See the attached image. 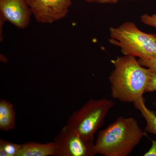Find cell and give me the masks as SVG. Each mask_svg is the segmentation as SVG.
Instances as JSON below:
<instances>
[{
  "instance_id": "cell-17",
  "label": "cell",
  "mask_w": 156,
  "mask_h": 156,
  "mask_svg": "<svg viewBox=\"0 0 156 156\" xmlns=\"http://www.w3.org/2000/svg\"><path fill=\"white\" fill-rule=\"evenodd\" d=\"M129 1H143V0H129Z\"/></svg>"
},
{
  "instance_id": "cell-9",
  "label": "cell",
  "mask_w": 156,
  "mask_h": 156,
  "mask_svg": "<svg viewBox=\"0 0 156 156\" xmlns=\"http://www.w3.org/2000/svg\"><path fill=\"white\" fill-rule=\"evenodd\" d=\"M16 112L13 105L6 100H0V130L8 131L13 130L16 123Z\"/></svg>"
},
{
  "instance_id": "cell-14",
  "label": "cell",
  "mask_w": 156,
  "mask_h": 156,
  "mask_svg": "<svg viewBox=\"0 0 156 156\" xmlns=\"http://www.w3.org/2000/svg\"><path fill=\"white\" fill-rule=\"evenodd\" d=\"M138 61L140 64L144 67L156 70V57L146 59L139 58Z\"/></svg>"
},
{
  "instance_id": "cell-7",
  "label": "cell",
  "mask_w": 156,
  "mask_h": 156,
  "mask_svg": "<svg viewBox=\"0 0 156 156\" xmlns=\"http://www.w3.org/2000/svg\"><path fill=\"white\" fill-rule=\"evenodd\" d=\"M32 15L27 0H0V19L19 29L27 28Z\"/></svg>"
},
{
  "instance_id": "cell-1",
  "label": "cell",
  "mask_w": 156,
  "mask_h": 156,
  "mask_svg": "<svg viewBox=\"0 0 156 156\" xmlns=\"http://www.w3.org/2000/svg\"><path fill=\"white\" fill-rule=\"evenodd\" d=\"M109 77L112 97L124 103H134L143 97L149 80L151 69L142 66L132 56H118Z\"/></svg>"
},
{
  "instance_id": "cell-12",
  "label": "cell",
  "mask_w": 156,
  "mask_h": 156,
  "mask_svg": "<svg viewBox=\"0 0 156 156\" xmlns=\"http://www.w3.org/2000/svg\"><path fill=\"white\" fill-rule=\"evenodd\" d=\"M155 91H156V70L151 69L149 80L145 89V93Z\"/></svg>"
},
{
  "instance_id": "cell-11",
  "label": "cell",
  "mask_w": 156,
  "mask_h": 156,
  "mask_svg": "<svg viewBox=\"0 0 156 156\" xmlns=\"http://www.w3.org/2000/svg\"><path fill=\"white\" fill-rule=\"evenodd\" d=\"M21 144L0 139V156H17Z\"/></svg>"
},
{
  "instance_id": "cell-3",
  "label": "cell",
  "mask_w": 156,
  "mask_h": 156,
  "mask_svg": "<svg viewBox=\"0 0 156 156\" xmlns=\"http://www.w3.org/2000/svg\"><path fill=\"white\" fill-rule=\"evenodd\" d=\"M110 43L120 48L125 56L146 59L156 57L155 34L140 30L132 22L109 29Z\"/></svg>"
},
{
  "instance_id": "cell-16",
  "label": "cell",
  "mask_w": 156,
  "mask_h": 156,
  "mask_svg": "<svg viewBox=\"0 0 156 156\" xmlns=\"http://www.w3.org/2000/svg\"><path fill=\"white\" fill-rule=\"evenodd\" d=\"M152 145L148 151L144 154V156H156V140H151Z\"/></svg>"
},
{
  "instance_id": "cell-4",
  "label": "cell",
  "mask_w": 156,
  "mask_h": 156,
  "mask_svg": "<svg viewBox=\"0 0 156 156\" xmlns=\"http://www.w3.org/2000/svg\"><path fill=\"white\" fill-rule=\"evenodd\" d=\"M114 102L106 98L89 99L68 119L66 126L81 136L94 140V135L103 125Z\"/></svg>"
},
{
  "instance_id": "cell-18",
  "label": "cell",
  "mask_w": 156,
  "mask_h": 156,
  "mask_svg": "<svg viewBox=\"0 0 156 156\" xmlns=\"http://www.w3.org/2000/svg\"><path fill=\"white\" fill-rule=\"evenodd\" d=\"M155 35L156 37V34H155Z\"/></svg>"
},
{
  "instance_id": "cell-5",
  "label": "cell",
  "mask_w": 156,
  "mask_h": 156,
  "mask_svg": "<svg viewBox=\"0 0 156 156\" xmlns=\"http://www.w3.org/2000/svg\"><path fill=\"white\" fill-rule=\"evenodd\" d=\"M53 156H94L97 154L94 140L84 138L68 126L62 128L54 138Z\"/></svg>"
},
{
  "instance_id": "cell-10",
  "label": "cell",
  "mask_w": 156,
  "mask_h": 156,
  "mask_svg": "<svg viewBox=\"0 0 156 156\" xmlns=\"http://www.w3.org/2000/svg\"><path fill=\"white\" fill-rule=\"evenodd\" d=\"M136 109L139 110L141 116L146 122L144 131L153 134L156 136V113L148 108L145 104L143 97L136 100L133 103Z\"/></svg>"
},
{
  "instance_id": "cell-13",
  "label": "cell",
  "mask_w": 156,
  "mask_h": 156,
  "mask_svg": "<svg viewBox=\"0 0 156 156\" xmlns=\"http://www.w3.org/2000/svg\"><path fill=\"white\" fill-rule=\"evenodd\" d=\"M140 20L145 25L156 28V14H143L140 17Z\"/></svg>"
},
{
  "instance_id": "cell-8",
  "label": "cell",
  "mask_w": 156,
  "mask_h": 156,
  "mask_svg": "<svg viewBox=\"0 0 156 156\" xmlns=\"http://www.w3.org/2000/svg\"><path fill=\"white\" fill-rule=\"evenodd\" d=\"M55 148L54 141L45 144L27 142L21 144L17 156H53Z\"/></svg>"
},
{
  "instance_id": "cell-15",
  "label": "cell",
  "mask_w": 156,
  "mask_h": 156,
  "mask_svg": "<svg viewBox=\"0 0 156 156\" xmlns=\"http://www.w3.org/2000/svg\"><path fill=\"white\" fill-rule=\"evenodd\" d=\"M88 3H96L100 4H115L119 0H83Z\"/></svg>"
},
{
  "instance_id": "cell-6",
  "label": "cell",
  "mask_w": 156,
  "mask_h": 156,
  "mask_svg": "<svg viewBox=\"0 0 156 156\" xmlns=\"http://www.w3.org/2000/svg\"><path fill=\"white\" fill-rule=\"evenodd\" d=\"M36 20L51 24L65 18L72 5V0H27Z\"/></svg>"
},
{
  "instance_id": "cell-2",
  "label": "cell",
  "mask_w": 156,
  "mask_h": 156,
  "mask_svg": "<svg viewBox=\"0 0 156 156\" xmlns=\"http://www.w3.org/2000/svg\"><path fill=\"white\" fill-rule=\"evenodd\" d=\"M132 117L121 116L98 134L95 149L104 156H127L146 135Z\"/></svg>"
}]
</instances>
